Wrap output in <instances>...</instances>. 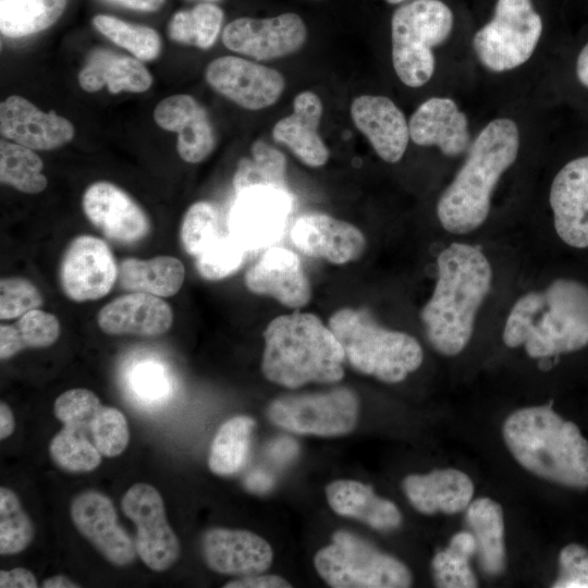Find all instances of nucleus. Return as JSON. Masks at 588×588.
Masks as SVG:
<instances>
[{"instance_id":"nucleus-1","label":"nucleus","mask_w":588,"mask_h":588,"mask_svg":"<svg viewBox=\"0 0 588 588\" xmlns=\"http://www.w3.org/2000/svg\"><path fill=\"white\" fill-rule=\"evenodd\" d=\"M438 279L420 318L432 347L446 356L469 342L476 315L492 280L488 258L476 246L453 243L437 258Z\"/></svg>"},{"instance_id":"nucleus-2","label":"nucleus","mask_w":588,"mask_h":588,"mask_svg":"<svg viewBox=\"0 0 588 588\" xmlns=\"http://www.w3.org/2000/svg\"><path fill=\"white\" fill-rule=\"evenodd\" d=\"M517 124L509 118L490 121L468 148V155L437 204L438 219L448 232L464 234L488 218L492 193L519 150Z\"/></svg>"},{"instance_id":"nucleus-3","label":"nucleus","mask_w":588,"mask_h":588,"mask_svg":"<svg viewBox=\"0 0 588 588\" xmlns=\"http://www.w3.org/2000/svg\"><path fill=\"white\" fill-rule=\"evenodd\" d=\"M509 347L524 345L532 358H550L588 344V287L558 279L543 292L522 296L503 330Z\"/></svg>"},{"instance_id":"nucleus-4","label":"nucleus","mask_w":588,"mask_h":588,"mask_svg":"<svg viewBox=\"0 0 588 588\" xmlns=\"http://www.w3.org/2000/svg\"><path fill=\"white\" fill-rule=\"evenodd\" d=\"M261 370L269 381L296 389L332 383L344 376L343 347L315 314L294 311L273 318L264 331Z\"/></svg>"},{"instance_id":"nucleus-5","label":"nucleus","mask_w":588,"mask_h":588,"mask_svg":"<svg viewBox=\"0 0 588 588\" xmlns=\"http://www.w3.org/2000/svg\"><path fill=\"white\" fill-rule=\"evenodd\" d=\"M502 431L507 449L525 469L565 487L588 488V441L550 406L515 411Z\"/></svg>"},{"instance_id":"nucleus-6","label":"nucleus","mask_w":588,"mask_h":588,"mask_svg":"<svg viewBox=\"0 0 588 588\" xmlns=\"http://www.w3.org/2000/svg\"><path fill=\"white\" fill-rule=\"evenodd\" d=\"M328 326L341 343L345 360L360 373L397 383L422 363V350L414 336L380 326L364 308H340Z\"/></svg>"},{"instance_id":"nucleus-7","label":"nucleus","mask_w":588,"mask_h":588,"mask_svg":"<svg viewBox=\"0 0 588 588\" xmlns=\"http://www.w3.org/2000/svg\"><path fill=\"white\" fill-rule=\"evenodd\" d=\"M454 17L441 0H413L391 19L392 64L400 81L417 88L430 81L436 60L432 48L452 33Z\"/></svg>"},{"instance_id":"nucleus-8","label":"nucleus","mask_w":588,"mask_h":588,"mask_svg":"<svg viewBox=\"0 0 588 588\" xmlns=\"http://www.w3.org/2000/svg\"><path fill=\"white\" fill-rule=\"evenodd\" d=\"M314 562L320 577L334 588H405L413 580L401 561L344 530L333 535Z\"/></svg>"},{"instance_id":"nucleus-9","label":"nucleus","mask_w":588,"mask_h":588,"mask_svg":"<svg viewBox=\"0 0 588 588\" xmlns=\"http://www.w3.org/2000/svg\"><path fill=\"white\" fill-rule=\"evenodd\" d=\"M542 20L531 0H498L492 19L473 38L478 61L501 73L526 63L540 40Z\"/></svg>"},{"instance_id":"nucleus-10","label":"nucleus","mask_w":588,"mask_h":588,"mask_svg":"<svg viewBox=\"0 0 588 588\" xmlns=\"http://www.w3.org/2000/svg\"><path fill=\"white\" fill-rule=\"evenodd\" d=\"M358 401L346 388L319 393L291 394L272 401L269 419L296 433L334 437L348 433L356 425Z\"/></svg>"},{"instance_id":"nucleus-11","label":"nucleus","mask_w":588,"mask_h":588,"mask_svg":"<svg viewBox=\"0 0 588 588\" xmlns=\"http://www.w3.org/2000/svg\"><path fill=\"white\" fill-rule=\"evenodd\" d=\"M121 507L136 526L135 547L140 560L155 572L169 569L180 556V542L167 519L164 503L151 485L137 482L124 494Z\"/></svg>"},{"instance_id":"nucleus-12","label":"nucleus","mask_w":588,"mask_h":588,"mask_svg":"<svg viewBox=\"0 0 588 588\" xmlns=\"http://www.w3.org/2000/svg\"><path fill=\"white\" fill-rule=\"evenodd\" d=\"M306 39L307 27L293 12L267 19H235L222 32V42L228 49L258 61L292 54Z\"/></svg>"},{"instance_id":"nucleus-13","label":"nucleus","mask_w":588,"mask_h":588,"mask_svg":"<svg viewBox=\"0 0 588 588\" xmlns=\"http://www.w3.org/2000/svg\"><path fill=\"white\" fill-rule=\"evenodd\" d=\"M118 268L105 241L93 235H78L70 242L60 262L62 291L74 302L99 299L113 287Z\"/></svg>"},{"instance_id":"nucleus-14","label":"nucleus","mask_w":588,"mask_h":588,"mask_svg":"<svg viewBox=\"0 0 588 588\" xmlns=\"http://www.w3.org/2000/svg\"><path fill=\"white\" fill-rule=\"evenodd\" d=\"M205 78L220 95L247 110L274 105L285 88L284 77L277 70L235 56L212 60Z\"/></svg>"},{"instance_id":"nucleus-15","label":"nucleus","mask_w":588,"mask_h":588,"mask_svg":"<svg viewBox=\"0 0 588 588\" xmlns=\"http://www.w3.org/2000/svg\"><path fill=\"white\" fill-rule=\"evenodd\" d=\"M75 528L112 565L124 567L138 556L135 541L120 526L113 502L103 493L87 490L71 503Z\"/></svg>"},{"instance_id":"nucleus-16","label":"nucleus","mask_w":588,"mask_h":588,"mask_svg":"<svg viewBox=\"0 0 588 588\" xmlns=\"http://www.w3.org/2000/svg\"><path fill=\"white\" fill-rule=\"evenodd\" d=\"M236 195L229 216L230 233L247 250L271 244L281 233L291 209L287 189L254 187Z\"/></svg>"},{"instance_id":"nucleus-17","label":"nucleus","mask_w":588,"mask_h":588,"mask_svg":"<svg viewBox=\"0 0 588 588\" xmlns=\"http://www.w3.org/2000/svg\"><path fill=\"white\" fill-rule=\"evenodd\" d=\"M291 240L302 254L333 265L359 259L367 246L356 225L322 212L299 216L291 229Z\"/></svg>"},{"instance_id":"nucleus-18","label":"nucleus","mask_w":588,"mask_h":588,"mask_svg":"<svg viewBox=\"0 0 588 588\" xmlns=\"http://www.w3.org/2000/svg\"><path fill=\"white\" fill-rule=\"evenodd\" d=\"M82 207L87 219L107 237L123 244L136 243L150 232L143 208L121 187L107 181L90 184Z\"/></svg>"},{"instance_id":"nucleus-19","label":"nucleus","mask_w":588,"mask_h":588,"mask_svg":"<svg viewBox=\"0 0 588 588\" xmlns=\"http://www.w3.org/2000/svg\"><path fill=\"white\" fill-rule=\"evenodd\" d=\"M554 229L575 248L588 247V155L567 162L555 174L549 194Z\"/></svg>"},{"instance_id":"nucleus-20","label":"nucleus","mask_w":588,"mask_h":588,"mask_svg":"<svg viewBox=\"0 0 588 588\" xmlns=\"http://www.w3.org/2000/svg\"><path fill=\"white\" fill-rule=\"evenodd\" d=\"M244 282L252 293L272 297L291 309H301L311 299V284L299 257L284 247L265 252L247 269Z\"/></svg>"},{"instance_id":"nucleus-21","label":"nucleus","mask_w":588,"mask_h":588,"mask_svg":"<svg viewBox=\"0 0 588 588\" xmlns=\"http://www.w3.org/2000/svg\"><path fill=\"white\" fill-rule=\"evenodd\" d=\"M1 135L33 150L59 148L72 140L73 124L54 110L44 112L24 97L12 95L0 105Z\"/></svg>"},{"instance_id":"nucleus-22","label":"nucleus","mask_w":588,"mask_h":588,"mask_svg":"<svg viewBox=\"0 0 588 588\" xmlns=\"http://www.w3.org/2000/svg\"><path fill=\"white\" fill-rule=\"evenodd\" d=\"M154 120L161 128L177 133L176 150L185 162L199 163L216 147L209 114L191 95L176 94L160 100Z\"/></svg>"},{"instance_id":"nucleus-23","label":"nucleus","mask_w":588,"mask_h":588,"mask_svg":"<svg viewBox=\"0 0 588 588\" xmlns=\"http://www.w3.org/2000/svg\"><path fill=\"white\" fill-rule=\"evenodd\" d=\"M201 553L212 571L241 577L265 572L272 561V549L264 538L248 530L222 527L203 535Z\"/></svg>"},{"instance_id":"nucleus-24","label":"nucleus","mask_w":588,"mask_h":588,"mask_svg":"<svg viewBox=\"0 0 588 588\" xmlns=\"http://www.w3.org/2000/svg\"><path fill=\"white\" fill-rule=\"evenodd\" d=\"M351 117L376 154L385 162L402 159L409 140V128L402 110L388 97L363 95L351 105Z\"/></svg>"},{"instance_id":"nucleus-25","label":"nucleus","mask_w":588,"mask_h":588,"mask_svg":"<svg viewBox=\"0 0 588 588\" xmlns=\"http://www.w3.org/2000/svg\"><path fill=\"white\" fill-rule=\"evenodd\" d=\"M408 128L416 145L436 146L449 157L458 156L470 146L467 117L451 98L425 100L411 115Z\"/></svg>"},{"instance_id":"nucleus-26","label":"nucleus","mask_w":588,"mask_h":588,"mask_svg":"<svg viewBox=\"0 0 588 588\" xmlns=\"http://www.w3.org/2000/svg\"><path fill=\"white\" fill-rule=\"evenodd\" d=\"M97 323L110 335L158 336L172 327L173 313L159 296L132 292L105 305L97 315Z\"/></svg>"},{"instance_id":"nucleus-27","label":"nucleus","mask_w":588,"mask_h":588,"mask_svg":"<svg viewBox=\"0 0 588 588\" xmlns=\"http://www.w3.org/2000/svg\"><path fill=\"white\" fill-rule=\"evenodd\" d=\"M322 102L317 94L305 90L293 100V112L272 128L275 142L285 145L304 164L319 168L327 163L329 149L318 132Z\"/></svg>"},{"instance_id":"nucleus-28","label":"nucleus","mask_w":588,"mask_h":588,"mask_svg":"<svg viewBox=\"0 0 588 588\" xmlns=\"http://www.w3.org/2000/svg\"><path fill=\"white\" fill-rule=\"evenodd\" d=\"M403 490L411 504L422 514H456L470 504L471 479L455 468L437 469L426 475H409Z\"/></svg>"},{"instance_id":"nucleus-29","label":"nucleus","mask_w":588,"mask_h":588,"mask_svg":"<svg viewBox=\"0 0 588 588\" xmlns=\"http://www.w3.org/2000/svg\"><path fill=\"white\" fill-rule=\"evenodd\" d=\"M78 83L87 93H96L105 86L112 94L144 93L151 86L152 77L139 59L98 48L87 57L78 73Z\"/></svg>"},{"instance_id":"nucleus-30","label":"nucleus","mask_w":588,"mask_h":588,"mask_svg":"<svg viewBox=\"0 0 588 588\" xmlns=\"http://www.w3.org/2000/svg\"><path fill=\"white\" fill-rule=\"evenodd\" d=\"M327 500L339 515L353 517L378 530H392L402 523L396 505L375 494L369 486L355 480H336L326 488Z\"/></svg>"},{"instance_id":"nucleus-31","label":"nucleus","mask_w":588,"mask_h":588,"mask_svg":"<svg viewBox=\"0 0 588 588\" xmlns=\"http://www.w3.org/2000/svg\"><path fill=\"white\" fill-rule=\"evenodd\" d=\"M466 526L476 542L480 568L489 576L505 567L504 517L501 505L490 498H479L466 509Z\"/></svg>"},{"instance_id":"nucleus-32","label":"nucleus","mask_w":588,"mask_h":588,"mask_svg":"<svg viewBox=\"0 0 588 588\" xmlns=\"http://www.w3.org/2000/svg\"><path fill=\"white\" fill-rule=\"evenodd\" d=\"M185 279L183 262L173 256H156L149 259L125 258L118 268V281L122 289L159 297L175 295Z\"/></svg>"},{"instance_id":"nucleus-33","label":"nucleus","mask_w":588,"mask_h":588,"mask_svg":"<svg viewBox=\"0 0 588 588\" xmlns=\"http://www.w3.org/2000/svg\"><path fill=\"white\" fill-rule=\"evenodd\" d=\"M59 319L39 308L27 311L13 324L0 326V358L7 360L27 348L52 345L60 335Z\"/></svg>"},{"instance_id":"nucleus-34","label":"nucleus","mask_w":588,"mask_h":588,"mask_svg":"<svg viewBox=\"0 0 588 588\" xmlns=\"http://www.w3.org/2000/svg\"><path fill=\"white\" fill-rule=\"evenodd\" d=\"M68 0H0V29L10 38L42 32L64 12Z\"/></svg>"},{"instance_id":"nucleus-35","label":"nucleus","mask_w":588,"mask_h":588,"mask_svg":"<svg viewBox=\"0 0 588 588\" xmlns=\"http://www.w3.org/2000/svg\"><path fill=\"white\" fill-rule=\"evenodd\" d=\"M254 427V419L244 415L232 417L221 425L208 457V466L213 474L230 476L244 466Z\"/></svg>"},{"instance_id":"nucleus-36","label":"nucleus","mask_w":588,"mask_h":588,"mask_svg":"<svg viewBox=\"0 0 588 588\" xmlns=\"http://www.w3.org/2000/svg\"><path fill=\"white\" fill-rule=\"evenodd\" d=\"M252 158H242L233 176V187L238 194L254 187L287 189L286 158L274 147L258 139L250 148Z\"/></svg>"},{"instance_id":"nucleus-37","label":"nucleus","mask_w":588,"mask_h":588,"mask_svg":"<svg viewBox=\"0 0 588 588\" xmlns=\"http://www.w3.org/2000/svg\"><path fill=\"white\" fill-rule=\"evenodd\" d=\"M223 19V10L217 4L199 3L176 11L169 21L168 35L175 42L206 50L216 44Z\"/></svg>"},{"instance_id":"nucleus-38","label":"nucleus","mask_w":588,"mask_h":588,"mask_svg":"<svg viewBox=\"0 0 588 588\" xmlns=\"http://www.w3.org/2000/svg\"><path fill=\"white\" fill-rule=\"evenodd\" d=\"M475 553L474 536L468 530L456 532L448 547L438 551L432 559L436 585L442 588L477 587L478 581L469 563Z\"/></svg>"},{"instance_id":"nucleus-39","label":"nucleus","mask_w":588,"mask_h":588,"mask_svg":"<svg viewBox=\"0 0 588 588\" xmlns=\"http://www.w3.org/2000/svg\"><path fill=\"white\" fill-rule=\"evenodd\" d=\"M44 163L30 148L8 139L0 140V181L25 194H38L48 184Z\"/></svg>"},{"instance_id":"nucleus-40","label":"nucleus","mask_w":588,"mask_h":588,"mask_svg":"<svg viewBox=\"0 0 588 588\" xmlns=\"http://www.w3.org/2000/svg\"><path fill=\"white\" fill-rule=\"evenodd\" d=\"M93 25L100 34L128 50L140 61L155 60L161 51V38L157 30L149 26L105 14L94 16Z\"/></svg>"},{"instance_id":"nucleus-41","label":"nucleus","mask_w":588,"mask_h":588,"mask_svg":"<svg viewBox=\"0 0 588 588\" xmlns=\"http://www.w3.org/2000/svg\"><path fill=\"white\" fill-rule=\"evenodd\" d=\"M49 454L58 467L75 474L96 469L102 456L84 432L68 426L51 439Z\"/></svg>"},{"instance_id":"nucleus-42","label":"nucleus","mask_w":588,"mask_h":588,"mask_svg":"<svg viewBox=\"0 0 588 588\" xmlns=\"http://www.w3.org/2000/svg\"><path fill=\"white\" fill-rule=\"evenodd\" d=\"M35 536L30 517L23 510L19 497L7 487L0 488V554L12 555L24 551Z\"/></svg>"},{"instance_id":"nucleus-43","label":"nucleus","mask_w":588,"mask_h":588,"mask_svg":"<svg viewBox=\"0 0 588 588\" xmlns=\"http://www.w3.org/2000/svg\"><path fill=\"white\" fill-rule=\"evenodd\" d=\"M246 250L244 245L231 233L219 234L196 256V269L206 280L224 279L242 266Z\"/></svg>"},{"instance_id":"nucleus-44","label":"nucleus","mask_w":588,"mask_h":588,"mask_svg":"<svg viewBox=\"0 0 588 588\" xmlns=\"http://www.w3.org/2000/svg\"><path fill=\"white\" fill-rule=\"evenodd\" d=\"M219 234V213L211 203L199 200L187 208L180 226L181 244L187 254L196 257Z\"/></svg>"},{"instance_id":"nucleus-45","label":"nucleus","mask_w":588,"mask_h":588,"mask_svg":"<svg viewBox=\"0 0 588 588\" xmlns=\"http://www.w3.org/2000/svg\"><path fill=\"white\" fill-rule=\"evenodd\" d=\"M88 433L98 451L107 457L122 454L130 441L126 417L112 406L99 407L89 424Z\"/></svg>"},{"instance_id":"nucleus-46","label":"nucleus","mask_w":588,"mask_h":588,"mask_svg":"<svg viewBox=\"0 0 588 588\" xmlns=\"http://www.w3.org/2000/svg\"><path fill=\"white\" fill-rule=\"evenodd\" d=\"M101 405L93 391L76 388L63 392L56 399L53 412L64 426L78 429L87 436L89 424Z\"/></svg>"},{"instance_id":"nucleus-47","label":"nucleus","mask_w":588,"mask_h":588,"mask_svg":"<svg viewBox=\"0 0 588 588\" xmlns=\"http://www.w3.org/2000/svg\"><path fill=\"white\" fill-rule=\"evenodd\" d=\"M39 289L22 277L2 278L0 281V318L9 320L21 317L42 305Z\"/></svg>"},{"instance_id":"nucleus-48","label":"nucleus","mask_w":588,"mask_h":588,"mask_svg":"<svg viewBox=\"0 0 588 588\" xmlns=\"http://www.w3.org/2000/svg\"><path fill=\"white\" fill-rule=\"evenodd\" d=\"M554 588H588V549L571 543L559 554V576Z\"/></svg>"},{"instance_id":"nucleus-49","label":"nucleus","mask_w":588,"mask_h":588,"mask_svg":"<svg viewBox=\"0 0 588 588\" xmlns=\"http://www.w3.org/2000/svg\"><path fill=\"white\" fill-rule=\"evenodd\" d=\"M133 385L136 392L146 399H159L167 389L161 368L154 364L137 367L133 376Z\"/></svg>"},{"instance_id":"nucleus-50","label":"nucleus","mask_w":588,"mask_h":588,"mask_svg":"<svg viewBox=\"0 0 588 588\" xmlns=\"http://www.w3.org/2000/svg\"><path fill=\"white\" fill-rule=\"evenodd\" d=\"M224 588H290L292 585L277 575H248L228 581Z\"/></svg>"},{"instance_id":"nucleus-51","label":"nucleus","mask_w":588,"mask_h":588,"mask_svg":"<svg viewBox=\"0 0 588 588\" xmlns=\"http://www.w3.org/2000/svg\"><path fill=\"white\" fill-rule=\"evenodd\" d=\"M1 588H36L38 583L32 572L23 567L0 572Z\"/></svg>"},{"instance_id":"nucleus-52","label":"nucleus","mask_w":588,"mask_h":588,"mask_svg":"<svg viewBox=\"0 0 588 588\" xmlns=\"http://www.w3.org/2000/svg\"><path fill=\"white\" fill-rule=\"evenodd\" d=\"M105 2L143 12L159 10L166 0H102Z\"/></svg>"},{"instance_id":"nucleus-53","label":"nucleus","mask_w":588,"mask_h":588,"mask_svg":"<svg viewBox=\"0 0 588 588\" xmlns=\"http://www.w3.org/2000/svg\"><path fill=\"white\" fill-rule=\"evenodd\" d=\"M272 478L265 471L256 470L249 474L245 479L248 490L257 493H264L272 487Z\"/></svg>"},{"instance_id":"nucleus-54","label":"nucleus","mask_w":588,"mask_h":588,"mask_svg":"<svg viewBox=\"0 0 588 588\" xmlns=\"http://www.w3.org/2000/svg\"><path fill=\"white\" fill-rule=\"evenodd\" d=\"M296 452V445L293 441L287 439L277 440L269 448V454L277 460L286 461L290 460Z\"/></svg>"},{"instance_id":"nucleus-55","label":"nucleus","mask_w":588,"mask_h":588,"mask_svg":"<svg viewBox=\"0 0 588 588\" xmlns=\"http://www.w3.org/2000/svg\"><path fill=\"white\" fill-rule=\"evenodd\" d=\"M15 429V421L10 406L1 401L0 403V439L9 438Z\"/></svg>"},{"instance_id":"nucleus-56","label":"nucleus","mask_w":588,"mask_h":588,"mask_svg":"<svg viewBox=\"0 0 588 588\" xmlns=\"http://www.w3.org/2000/svg\"><path fill=\"white\" fill-rule=\"evenodd\" d=\"M576 75L579 83L588 88V42L578 53L576 60Z\"/></svg>"},{"instance_id":"nucleus-57","label":"nucleus","mask_w":588,"mask_h":588,"mask_svg":"<svg viewBox=\"0 0 588 588\" xmlns=\"http://www.w3.org/2000/svg\"><path fill=\"white\" fill-rule=\"evenodd\" d=\"M44 588H78L81 587L64 575H54L42 581Z\"/></svg>"},{"instance_id":"nucleus-58","label":"nucleus","mask_w":588,"mask_h":588,"mask_svg":"<svg viewBox=\"0 0 588 588\" xmlns=\"http://www.w3.org/2000/svg\"><path fill=\"white\" fill-rule=\"evenodd\" d=\"M388 3L390 4H399V3H403L405 1H408V0H385Z\"/></svg>"},{"instance_id":"nucleus-59","label":"nucleus","mask_w":588,"mask_h":588,"mask_svg":"<svg viewBox=\"0 0 588 588\" xmlns=\"http://www.w3.org/2000/svg\"><path fill=\"white\" fill-rule=\"evenodd\" d=\"M205 1H219V0H205Z\"/></svg>"}]
</instances>
